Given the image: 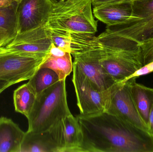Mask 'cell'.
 Masks as SVG:
<instances>
[{
	"mask_svg": "<svg viewBox=\"0 0 153 152\" xmlns=\"http://www.w3.org/2000/svg\"><path fill=\"white\" fill-rule=\"evenodd\" d=\"M81 152H153V135L106 112L76 116Z\"/></svg>",
	"mask_w": 153,
	"mask_h": 152,
	"instance_id": "1",
	"label": "cell"
},
{
	"mask_svg": "<svg viewBox=\"0 0 153 152\" xmlns=\"http://www.w3.org/2000/svg\"><path fill=\"white\" fill-rule=\"evenodd\" d=\"M134 20L112 26L98 36L102 43L116 50L139 51L140 46L153 38V0L131 2Z\"/></svg>",
	"mask_w": 153,
	"mask_h": 152,
	"instance_id": "2",
	"label": "cell"
},
{
	"mask_svg": "<svg viewBox=\"0 0 153 152\" xmlns=\"http://www.w3.org/2000/svg\"><path fill=\"white\" fill-rule=\"evenodd\" d=\"M71 114L67 103L66 79L59 80L37 96L27 118V131H48L58 121Z\"/></svg>",
	"mask_w": 153,
	"mask_h": 152,
	"instance_id": "3",
	"label": "cell"
},
{
	"mask_svg": "<svg viewBox=\"0 0 153 152\" xmlns=\"http://www.w3.org/2000/svg\"><path fill=\"white\" fill-rule=\"evenodd\" d=\"M47 27L71 33L95 35L97 21L93 12L92 0H61L53 3Z\"/></svg>",
	"mask_w": 153,
	"mask_h": 152,
	"instance_id": "4",
	"label": "cell"
},
{
	"mask_svg": "<svg viewBox=\"0 0 153 152\" xmlns=\"http://www.w3.org/2000/svg\"><path fill=\"white\" fill-rule=\"evenodd\" d=\"M38 56L0 50V80L12 85L30 79L49 56Z\"/></svg>",
	"mask_w": 153,
	"mask_h": 152,
	"instance_id": "5",
	"label": "cell"
},
{
	"mask_svg": "<svg viewBox=\"0 0 153 152\" xmlns=\"http://www.w3.org/2000/svg\"><path fill=\"white\" fill-rule=\"evenodd\" d=\"M73 70L72 82L80 115L88 116L106 111L112 87L99 91L75 66Z\"/></svg>",
	"mask_w": 153,
	"mask_h": 152,
	"instance_id": "6",
	"label": "cell"
},
{
	"mask_svg": "<svg viewBox=\"0 0 153 152\" xmlns=\"http://www.w3.org/2000/svg\"><path fill=\"white\" fill-rule=\"evenodd\" d=\"M130 82L131 79H129L125 82L115 83L112 86L105 112L150 132L133 100L130 91Z\"/></svg>",
	"mask_w": 153,
	"mask_h": 152,
	"instance_id": "7",
	"label": "cell"
},
{
	"mask_svg": "<svg viewBox=\"0 0 153 152\" xmlns=\"http://www.w3.org/2000/svg\"><path fill=\"white\" fill-rule=\"evenodd\" d=\"M102 47L100 64L116 83L128 80L134 73L143 66L141 51H116Z\"/></svg>",
	"mask_w": 153,
	"mask_h": 152,
	"instance_id": "8",
	"label": "cell"
},
{
	"mask_svg": "<svg viewBox=\"0 0 153 152\" xmlns=\"http://www.w3.org/2000/svg\"><path fill=\"white\" fill-rule=\"evenodd\" d=\"M52 43L45 24L37 28L19 33L3 47L13 51L35 56H45L49 54Z\"/></svg>",
	"mask_w": 153,
	"mask_h": 152,
	"instance_id": "9",
	"label": "cell"
},
{
	"mask_svg": "<svg viewBox=\"0 0 153 152\" xmlns=\"http://www.w3.org/2000/svg\"><path fill=\"white\" fill-rule=\"evenodd\" d=\"M53 4L51 0H19L17 7L19 33L45 25Z\"/></svg>",
	"mask_w": 153,
	"mask_h": 152,
	"instance_id": "10",
	"label": "cell"
},
{
	"mask_svg": "<svg viewBox=\"0 0 153 152\" xmlns=\"http://www.w3.org/2000/svg\"><path fill=\"white\" fill-rule=\"evenodd\" d=\"M48 131L58 152H81L83 141L82 129L77 118L72 113L58 121Z\"/></svg>",
	"mask_w": 153,
	"mask_h": 152,
	"instance_id": "11",
	"label": "cell"
},
{
	"mask_svg": "<svg viewBox=\"0 0 153 152\" xmlns=\"http://www.w3.org/2000/svg\"><path fill=\"white\" fill-rule=\"evenodd\" d=\"M94 16L100 21L112 26L124 24L132 18L130 3L107 4L93 8Z\"/></svg>",
	"mask_w": 153,
	"mask_h": 152,
	"instance_id": "12",
	"label": "cell"
},
{
	"mask_svg": "<svg viewBox=\"0 0 153 152\" xmlns=\"http://www.w3.org/2000/svg\"><path fill=\"white\" fill-rule=\"evenodd\" d=\"M25 134L11 119L1 117L0 152H20Z\"/></svg>",
	"mask_w": 153,
	"mask_h": 152,
	"instance_id": "13",
	"label": "cell"
},
{
	"mask_svg": "<svg viewBox=\"0 0 153 152\" xmlns=\"http://www.w3.org/2000/svg\"><path fill=\"white\" fill-rule=\"evenodd\" d=\"M19 0L0 8V47L5 46L19 33L17 7Z\"/></svg>",
	"mask_w": 153,
	"mask_h": 152,
	"instance_id": "14",
	"label": "cell"
},
{
	"mask_svg": "<svg viewBox=\"0 0 153 152\" xmlns=\"http://www.w3.org/2000/svg\"><path fill=\"white\" fill-rule=\"evenodd\" d=\"M20 152H58V150L49 131H27L22 142Z\"/></svg>",
	"mask_w": 153,
	"mask_h": 152,
	"instance_id": "15",
	"label": "cell"
},
{
	"mask_svg": "<svg viewBox=\"0 0 153 152\" xmlns=\"http://www.w3.org/2000/svg\"><path fill=\"white\" fill-rule=\"evenodd\" d=\"M130 79L133 100L141 117L148 126L149 114L153 103V88L137 83L135 78Z\"/></svg>",
	"mask_w": 153,
	"mask_h": 152,
	"instance_id": "16",
	"label": "cell"
},
{
	"mask_svg": "<svg viewBox=\"0 0 153 152\" xmlns=\"http://www.w3.org/2000/svg\"><path fill=\"white\" fill-rule=\"evenodd\" d=\"M36 99V95L27 83L19 87L13 93L15 110L27 118L30 114Z\"/></svg>",
	"mask_w": 153,
	"mask_h": 152,
	"instance_id": "17",
	"label": "cell"
},
{
	"mask_svg": "<svg viewBox=\"0 0 153 152\" xmlns=\"http://www.w3.org/2000/svg\"><path fill=\"white\" fill-rule=\"evenodd\" d=\"M27 82L31 90L37 96L59 81L57 74L53 70L40 68Z\"/></svg>",
	"mask_w": 153,
	"mask_h": 152,
	"instance_id": "18",
	"label": "cell"
},
{
	"mask_svg": "<svg viewBox=\"0 0 153 152\" xmlns=\"http://www.w3.org/2000/svg\"><path fill=\"white\" fill-rule=\"evenodd\" d=\"M71 55L70 53H67L62 57H55L49 54L40 68L53 70L57 74L60 80L66 79L73 70Z\"/></svg>",
	"mask_w": 153,
	"mask_h": 152,
	"instance_id": "19",
	"label": "cell"
},
{
	"mask_svg": "<svg viewBox=\"0 0 153 152\" xmlns=\"http://www.w3.org/2000/svg\"><path fill=\"white\" fill-rule=\"evenodd\" d=\"M47 28L52 43L65 51L71 54V32L63 29Z\"/></svg>",
	"mask_w": 153,
	"mask_h": 152,
	"instance_id": "20",
	"label": "cell"
},
{
	"mask_svg": "<svg viewBox=\"0 0 153 152\" xmlns=\"http://www.w3.org/2000/svg\"><path fill=\"white\" fill-rule=\"evenodd\" d=\"M140 47L143 65L153 62V38L142 43Z\"/></svg>",
	"mask_w": 153,
	"mask_h": 152,
	"instance_id": "21",
	"label": "cell"
},
{
	"mask_svg": "<svg viewBox=\"0 0 153 152\" xmlns=\"http://www.w3.org/2000/svg\"><path fill=\"white\" fill-rule=\"evenodd\" d=\"M152 72H153V62L146 65H144L142 68L137 70L128 78V80L132 78H137L138 77L147 75Z\"/></svg>",
	"mask_w": 153,
	"mask_h": 152,
	"instance_id": "22",
	"label": "cell"
},
{
	"mask_svg": "<svg viewBox=\"0 0 153 152\" xmlns=\"http://www.w3.org/2000/svg\"><path fill=\"white\" fill-rule=\"evenodd\" d=\"M134 0H92L93 7L114 3H130Z\"/></svg>",
	"mask_w": 153,
	"mask_h": 152,
	"instance_id": "23",
	"label": "cell"
},
{
	"mask_svg": "<svg viewBox=\"0 0 153 152\" xmlns=\"http://www.w3.org/2000/svg\"><path fill=\"white\" fill-rule=\"evenodd\" d=\"M68 52L65 51L61 48L56 46L53 43L51 45V48L49 51V54L50 55L55 57H62L64 56Z\"/></svg>",
	"mask_w": 153,
	"mask_h": 152,
	"instance_id": "24",
	"label": "cell"
},
{
	"mask_svg": "<svg viewBox=\"0 0 153 152\" xmlns=\"http://www.w3.org/2000/svg\"><path fill=\"white\" fill-rule=\"evenodd\" d=\"M148 126L150 133L153 135V103L149 114Z\"/></svg>",
	"mask_w": 153,
	"mask_h": 152,
	"instance_id": "25",
	"label": "cell"
},
{
	"mask_svg": "<svg viewBox=\"0 0 153 152\" xmlns=\"http://www.w3.org/2000/svg\"><path fill=\"white\" fill-rule=\"evenodd\" d=\"M11 86L12 85L8 82L0 80V94Z\"/></svg>",
	"mask_w": 153,
	"mask_h": 152,
	"instance_id": "26",
	"label": "cell"
},
{
	"mask_svg": "<svg viewBox=\"0 0 153 152\" xmlns=\"http://www.w3.org/2000/svg\"><path fill=\"white\" fill-rule=\"evenodd\" d=\"M16 0H0V8L8 6Z\"/></svg>",
	"mask_w": 153,
	"mask_h": 152,
	"instance_id": "27",
	"label": "cell"
},
{
	"mask_svg": "<svg viewBox=\"0 0 153 152\" xmlns=\"http://www.w3.org/2000/svg\"><path fill=\"white\" fill-rule=\"evenodd\" d=\"M53 1V3L57 1H61V0H51Z\"/></svg>",
	"mask_w": 153,
	"mask_h": 152,
	"instance_id": "28",
	"label": "cell"
},
{
	"mask_svg": "<svg viewBox=\"0 0 153 152\" xmlns=\"http://www.w3.org/2000/svg\"><path fill=\"white\" fill-rule=\"evenodd\" d=\"M1 47H0V50H1Z\"/></svg>",
	"mask_w": 153,
	"mask_h": 152,
	"instance_id": "29",
	"label": "cell"
}]
</instances>
